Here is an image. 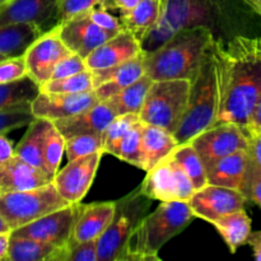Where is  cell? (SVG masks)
Returning <instances> with one entry per match:
<instances>
[{
    "instance_id": "cell-1",
    "label": "cell",
    "mask_w": 261,
    "mask_h": 261,
    "mask_svg": "<svg viewBox=\"0 0 261 261\" xmlns=\"http://www.w3.org/2000/svg\"><path fill=\"white\" fill-rule=\"evenodd\" d=\"M211 50L219 88V112L214 125L233 122L247 129L261 97V37L214 40Z\"/></svg>"
},
{
    "instance_id": "cell-2",
    "label": "cell",
    "mask_w": 261,
    "mask_h": 261,
    "mask_svg": "<svg viewBox=\"0 0 261 261\" xmlns=\"http://www.w3.org/2000/svg\"><path fill=\"white\" fill-rule=\"evenodd\" d=\"M213 42L212 28L205 25L184 28L154 51L145 54V74L153 81L188 79L193 82Z\"/></svg>"
},
{
    "instance_id": "cell-3",
    "label": "cell",
    "mask_w": 261,
    "mask_h": 261,
    "mask_svg": "<svg viewBox=\"0 0 261 261\" xmlns=\"http://www.w3.org/2000/svg\"><path fill=\"white\" fill-rule=\"evenodd\" d=\"M195 216L189 201H165L148 213L122 249L117 261H161L158 251L180 234Z\"/></svg>"
},
{
    "instance_id": "cell-4",
    "label": "cell",
    "mask_w": 261,
    "mask_h": 261,
    "mask_svg": "<svg viewBox=\"0 0 261 261\" xmlns=\"http://www.w3.org/2000/svg\"><path fill=\"white\" fill-rule=\"evenodd\" d=\"M218 76L216 60L209 50L198 75L191 82L188 107L180 126L173 134L178 145L190 143L196 135L213 126L218 119Z\"/></svg>"
},
{
    "instance_id": "cell-5",
    "label": "cell",
    "mask_w": 261,
    "mask_h": 261,
    "mask_svg": "<svg viewBox=\"0 0 261 261\" xmlns=\"http://www.w3.org/2000/svg\"><path fill=\"white\" fill-rule=\"evenodd\" d=\"M221 12L219 0H167L162 15L142 42L145 54L154 51L184 28L213 27Z\"/></svg>"
},
{
    "instance_id": "cell-6",
    "label": "cell",
    "mask_w": 261,
    "mask_h": 261,
    "mask_svg": "<svg viewBox=\"0 0 261 261\" xmlns=\"http://www.w3.org/2000/svg\"><path fill=\"white\" fill-rule=\"evenodd\" d=\"M152 200L143 194L140 185L116 200L114 217L106 231L98 239V261H117L122 249L137 227L149 213Z\"/></svg>"
},
{
    "instance_id": "cell-7",
    "label": "cell",
    "mask_w": 261,
    "mask_h": 261,
    "mask_svg": "<svg viewBox=\"0 0 261 261\" xmlns=\"http://www.w3.org/2000/svg\"><path fill=\"white\" fill-rule=\"evenodd\" d=\"M190 88L191 81L188 79L153 81L140 111V120L175 134L188 107Z\"/></svg>"
},
{
    "instance_id": "cell-8",
    "label": "cell",
    "mask_w": 261,
    "mask_h": 261,
    "mask_svg": "<svg viewBox=\"0 0 261 261\" xmlns=\"http://www.w3.org/2000/svg\"><path fill=\"white\" fill-rule=\"evenodd\" d=\"M69 204L50 182L31 190L0 193V216L13 232Z\"/></svg>"
},
{
    "instance_id": "cell-9",
    "label": "cell",
    "mask_w": 261,
    "mask_h": 261,
    "mask_svg": "<svg viewBox=\"0 0 261 261\" xmlns=\"http://www.w3.org/2000/svg\"><path fill=\"white\" fill-rule=\"evenodd\" d=\"M140 189L148 198L160 203L188 201L195 191L190 178L171 154L148 171Z\"/></svg>"
},
{
    "instance_id": "cell-10",
    "label": "cell",
    "mask_w": 261,
    "mask_h": 261,
    "mask_svg": "<svg viewBox=\"0 0 261 261\" xmlns=\"http://www.w3.org/2000/svg\"><path fill=\"white\" fill-rule=\"evenodd\" d=\"M190 143L206 168L232 153L249 149V130L233 122H223L200 133Z\"/></svg>"
},
{
    "instance_id": "cell-11",
    "label": "cell",
    "mask_w": 261,
    "mask_h": 261,
    "mask_svg": "<svg viewBox=\"0 0 261 261\" xmlns=\"http://www.w3.org/2000/svg\"><path fill=\"white\" fill-rule=\"evenodd\" d=\"M82 203L69 204L65 208L41 217L12 232L13 236L27 237L59 247H70V237Z\"/></svg>"
},
{
    "instance_id": "cell-12",
    "label": "cell",
    "mask_w": 261,
    "mask_h": 261,
    "mask_svg": "<svg viewBox=\"0 0 261 261\" xmlns=\"http://www.w3.org/2000/svg\"><path fill=\"white\" fill-rule=\"evenodd\" d=\"M103 154V152H97L84 155L69 161L61 170L59 168L53 184L66 201L70 204L82 203L93 184Z\"/></svg>"
},
{
    "instance_id": "cell-13",
    "label": "cell",
    "mask_w": 261,
    "mask_h": 261,
    "mask_svg": "<svg viewBox=\"0 0 261 261\" xmlns=\"http://www.w3.org/2000/svg\"><path fill=\"white\" fill-rule=\"evenodd\" d=\"M71 54L61 40L59 24L46 31L40 36L24 54L28 75L38 84L43 86L50 81L56 64L63 58Z\"/></svg>"
},
{
    "instance_id": "cell-14",
    "label": "cell",
    "mask_w": 261,
    "mask_h": 261,
    "mask_svg": "<svg viewBox=\"0 0 261 261\" xmlns=\"http://www.w3.org/2000/svg\"><path fill=\"white\" fill-rule=\"evenodd\" d=\"M188 201L195 218L211 223L226 214L245 209L247 198L237 189L208 184L194 191Z\"/></svg>"
},
{
    "instance_id": "cell-15",
    "label": "cell",
    "mask_w": 261,
    "mask_h": 261,
    "mask_svg": "<svg viewBox=\"0 0 261 261\" xmlns=\"http://www.w3.org/2000/svg\"><path fill=\"white\" fill-rule=\"evenodd\" d=\"M20 23L51 30L60 23L59 0H8L0 5V25Z\"/></svg>"
},
{
    "instance_id": "cell-16",
    "label": "cell",
    "mask_w": 261,
    "mask_h": 261,
    "mask_svg": "<svg viewBox=\"0 0 261 261\" xmlns=\"http://www.w3.org/2000/svg\"><path fill=\"white\" fill-rule=\"evenodd\" d=\"M98 102L94 91L82 93H48L41 91L33 99L31 110L35 117L56 121L86 111Z\"/></svg>"
},
{
    "instance_id": "cell-17",
    "label": "cell",
    "mask_w": 261,
    "mask_h": 261,
    "mask_svg": "<svg viewBox=\"0 0 261 261\" xmlns=\"http://www.w3.org/2000/svg\"><path fill=\"white\" fill-rule=\"evenodd\" d=\"M59 32L66 47L83 59L116 35L97 25L87 13L59 23Z\"/></svg>"
},
{
    "instance_id": "cell-18",
    "label": "cell",
    "mask_w": 261,
    "mask_h": 261,
    "mask_svg": "<svg viewBox=\"0 0 261 261\" xmlns=\"http://www.w3.org/2000/svg\"><path fill=\"white\" fill-rule=\"evenodd\" d=\"M142 53L144 51L139 40L124 28L89 54L86 58V65L89 70L114 68Z\"/></svg>"
},
{
    "instance_id": "cell-19",
    "label": "cell",
    "mask_w": 261,
    "mask_h": 261,
    "mask_svg": "<svg viewBox=\"0 0 261 261\" xmlns=\"http://www.w3.org/2000/svg\"><path fill=\"white\" fill-rule=\"evenodd\" d=\"M145 53L135 56L114 68L92 70L94 81V92L99 101H107L121 92L145 74Z\"/></svg>"
},
{
    "instance_id": "cell-20",
    "label": "cell",
    "mask_w": 261,
    "mask_h": 261,
    "mask_svg": "<svg viewBox=\"0 0 261 261\" xmlns=\"http://www.w3.org/2000/svg\"><path fill=\"white\" fill-rule=\"evenodd\" d=\"M116 200L83 204L79 209L70 237V245L98 240L107 229L114 217Z\"/></svg>"
},
{
    "instance_id": "cell-21",
    "label": "cell",
    "mask_w": 261,
    "mask_h": 261,
    "mask_svg": "<svg viewBox=\"0 0 261 261\" xmlns=\"http://www.w3.org/2000/svg\"><path fill=\"white\" fill-rule=\"evenodd\" d=\"M116 112L106 101H99L91 109L74 116L53 121L65 139L79 134H99L116 117Z\"/></svg>"
},
{
    "instance_id": "cell-22",
    "label": "cell",
    "mask_w": 261,
    "mask_h": 261,
    "mask_svg": "<svg viewBox=\"0 0 261 261\" xmlns=\"http://www.w3.org/2000/svg\"><path fill=\"white\" fill-rule=\"evenodd\" d=\"M53 182L47 173L18 155L0 165V193L23 191Z\"/></svg>"
},
{
    "instance_id": "cell-23",
    "label": "cell",
    "mask_w": 261,
    "mask_h": 261,
    "mask_svg": "<svg viewBox=\"0 0 261 261\" xmlns=\"http://www.w3.org/2000/svg\"><path fill=\"white\" fill-rule=\"evenodd\" d=\"M249 163L250 157L247 150H240L221 158L206 167L208 184L237 189L242 193Z\"/></svg>"
},
{
    "instance_id": "cell-24",
    "label": "cell",
    "mask_w": 261,
    "mask_h": 261,
    "mask_svg": "<svg viewBox=\"0 0 261 261\" xmlns=\"http://www.w3.org/2000/svg\"><path fill=\"white\" fill-rule=\"evenodd\" d=\"M69 252L70 247L12 234L8 261H69Z\"/></svg>"
},
{
    "instance_id": "cell-25",
    "label": "cell",
    "mask_w": 261,
    "mask_h": 261,
    "mask_svg": "<svg viewBox=\"0 0 261 261\" xmlns=\"http://www.w3.org/2000/svg\"><path fill=\"white\" fill-rule=\"evenodd\" d=\"M178 145L172 133L144 124L142 135V170L148 172L171 154Z\"/></svg>"
},
{
    "instance_id": "cell-26",
    "label": "cell",
    "mask_w": 261,
    "mask_h": 261,
    "mask_svg": "<svg viewBox=\"0 0 261 261\" xmlns=\"http://www.w3.org/2000/svg\"><path fill=\"white\" fill-rule=\"evenodd\" d=\"M42 33V28L27 23L0 25V54L5 58L23 56Z\"/></svg>"
},
{
    "instance_id": "cell-27",
    "label": "cell",
    "mask_w": 261,
    "mask_h": 261,
    "mask_svg": "<svg viewBox=\"0 0 261 261\" xmlns=\"http://www.w3.org/2000/svg\"><path fill=\"white\" fill-rule=\"evenodd\" d=\"M211 224L224 240L231 254H236L240 247L246 245L250 234L252 233L251 219L247 216L245 209L214 219Z\"/></svg>"
},
{
    "instance_id": "cell-28",
    "label": "cell",
    "mask_w": 261,
    "mask_h": 261,
    "mask_svg": "<svg viewBox=\"0 0 261 261\" xmlns=\"http://www.w3.org/2000/svg\"><path fill=\"white\" fill-rule=\"evenodd\" d=\"M162 15V7L158 0H140L129 13L121 14L122 27L130 31L142 43L149 35Z\"/></svg>"
},
{
    "instance_id": "cell-29",
    "label": "cell",
    "mask_w": 261,
    "mask_h": 261,
    "mask_svg": "<svg viewBox=\"0 0 261 261\" xmlns=\"http://www.w3.org/2000/svg\"><path fill=\"white\" fill-rule=\"evenodd\" d=\"M51 122L53 121L50 120L35 117L27 126L20 142L15 145V155L30 165L43 170V142Z\"/></svg>"
},
{
    "instance_id": "cell-30",
    "label": "cell",
    "mask_w": 261,
    "mask_h": 261,
    "mask_svg": "<svg viewBox=\"0 0 261 261\" xmlns=\"http://www.w3.org/2000/svg\"><path fill=\"white\" fill-rule=\"evenodd\" d=\"M40 92L41 87L30 75L12 83L0 84V112L31 107Z\"/></svg>"
},
{
    "instance_id": "cell-31",
    "label": "cell",
    "mask_w": 261,
    "mask_h": 261,
    "mask_svg": "<svg viewBox=\"0 0 261 261\" xmlns=\"http://www.w3.org/2000/svg\"><path fill=\"white\" fill-rule=\"evenodd\" d=\"M152 83L153 79L148 76L147 74H144L142 78H139L137 82L130 84L129 87L124 88L117 94L112 96L106 102H109L110 106L115 110L117 116L125 114L140 115Z\"/></svg>"
},
{
    "instance_id": "cell-32",
    "label": "cell",
    "mask_w": 261,
    "mask_h": 261,
    "mask_svg": "<svg viewBox=\"0 0 261 261\" xmlns=\"http://www.w3.org/2000/svg\"><path fill=\"white\" fill-rule=\"evenodd\" d=\"M171 155L177 162L181 170L190 178L195 190H199V189L208 185L205 165L203 163L200 155L191 143L177 145L176 149L171 153Z\"/></svg>"
},
{
    "instance_id": "cell-33",
    "label": "cell",
    "mask_w": 261,
    "mask_h": 261,
    "mask_svg": "<svg viewBox=\"0 0 261 261\" xmlns=\"http://www.w3.org/2000/svg\"><path fill=\"white\" fill-rule=\"evenodd\" d=\"M144 122L140 120L109 150L107 154L119 158L122 162L142 168V135Z\"/></svg>"
},
{
    "instance_id": "cell-34",
    "label": "cell",
    "mask_w": 261,
    "mask_h": 261,
    "mask_svg": "<svg viewBox=\"0 0 261 261\" xmlns=\"http://www.w3.org/2000/svg\"><path fill=\"white\" fill-rule=\"evenodd\" d=\"M65 153V138L51 122L43 142V170L48 177L54 180L60 168L61 160Z\"/></svg>"
},
{
    "instance_id": "cell-35",
    "label": "cell",
    "mask_w": 261,
    "mask_h": 261,
    "mask_svg": "<svg viewBox=\"0 0 261 261\" xmlns=\"http://www.w3.org/2000/svg\"><path fill=\"white\" fill-rule=\"evenodd\" d=\"M41 91L48 93H82L94 91L93 73L87 69L75 75L61 79H50L41 86Z\"/></svg>"
},
{
    "instance_id": "cell-36",
    "label": "cell",
    "mask_w": 261,
    "mask_h": 261,
    "mask_svg": "<svg viewBox=\"0 0 261 261\" xmlns=\"http://www.w3.org/2000/svg\"><path fill=\"white\" fill-rule=\"evenodd\" d=\"M103 133L79 134L65 139V154L68 161L76 160L97 152H103Z\"/></svg>"
},
{
    "instance_id": "cell-37",
    "label": "cell",
    "mask_w": 261,
    "mask_h": 261,
    "mask_svg": "<svg viewBox=\"0 0 261 261\" xmlns=\"http://www.w3.org/2000/svg\"><path fill=\"white\" fill-rule=\"evenodd\" d=\"M140 121V116L137 114H125L119 115L115 117L106 130L103 132V139H105V148L103 153H109V150L132 129L133 125Z\"/></svg>"
},
{
    "instance_id": "cell-38",
    "label": "cell",
    "mask_w": 261,
    "mask_h": 261,
    "mask_svg": "<svg viewBox=\"0 0 261 261\" xmlns=\"http://www.w3.org/2000/svg\"><path fill=\"white\" fill-rule=\"evenodd\" d=\"M35 119L31 107L9 110L0 112V134H8L13 130L28 126Z\"/></svg>"
},
{
    "instance_id": "cell-39",
    "label": "cell",
    "mask_w": 261,
    "mask_h": 261,
    "mask_svg": "<svg viewBox=\"0 0 261 261\" xmlns=\"http://www.w3.org/2000/svg\"><path fill=\"white\" fill-rule=\"evenodd\" d=\"M28 75L24 55L0 60V84L12 83Z\"/></svg>"
},
{
    "instance_id": "cell-40",
    "label": "cell",
    "mask_w": 261,
    "mask_h": 261,
    "mask_svg": "<svg viewBox=\"0 0 261 261\" xmlns=\"http://www.w3.org/2000/svg\"><path fill=\"white\" fill-rule=\"evenodd\" d=\"M101 0H59V20L71 19L98 7Z\"/></svg>"
},
{
    "instance_id": "cell-41",
    "label": "cell",
    "mask_w": 261,
    "mask_h": 261,
    "mask_svg": "<svg viewBox=\"0 0 261 261\" xmlns=\"http://www.w3.org/2000/svg\"><path fill=\"white\" fill-rule=\"evenodd\" d=\"M86 59L82 56L76 55V54H69L68 56L61 59L54 68L53 74H51L50 79H61L66 78V76L75 75V74L82 73V71L87 70Z\"/></svg>"
},
{
    "instance_id": "cell-42",
    "label": "cell",
    "mask_w": 261,
    "mask_h": 261,
    "mask_svg": "<svg viewBox=\"0 0 261 261\" xmlns=\"http://www.w3.org/2000/svg\"><path fill=\"white\" fill-rule=\"evenodd\" d=\"M87 14H88V17L91 18L97 25H99V27L103 28V30L109 31V32L117 33L121 30H124L121 20L117 19L116 17H114V15H112L109 10L105 9V8L96 7L92 10H89Z\"/></svg>"
},
{
    "instance_id": "cell-43",
    "label": "cell",
    "mask_w": 261,
    "mask_h": 261,
    "mask_svg": "<svg viewBox=\"0 0 261 261\" xmlns=\"http://www.w3.org/2000/svg\"><path fill=\"white\" fill-rule=\"evenodd\" d=\"M98 240L78 242L70 245L69 261H98Z\"/></svg>"
},
{
    "instance_id": "cell-44",
    "label": "cell",
    "mask_w": 261,
    "mask_h": 261,
    "mask_svg": "<svg viewBox=\"0 0 261 261\" xmlns=\"http://www.w3.org/2000/svg\"><path fill=\"white\" fill-rule=\"evenodd\" d=\"M242 193L247 200H251L261 206V173L257 171L247 168L245 185Z\"/></svg>"
},
{
    "instance_id": "cell-45",
    "label": "cell",
    "mask_w": 261,
    "mask_h": 261,
    "mask_svg": "<svg viewBox=\"0 0 261 261\" xmlns=\"http://www.w3.org/2000/svg\"><path fill=\"white\" fill-rule=\"evenodd\" d=\"M249 130V157L250 163L249 168L255 171L261 170V133L255 132V130Z\"/></svg>"
},
{
    "instance_id": "cell-46",
    "label": "cell",
    "mask_w": 261,
    "mask_h": 261,
    "mask_svg": "<svg viewBox=\"0 0 261 261\" xmlns=\"http://www.w3.org/2000/svg\"><path fill=\"white\" fill-rule=\"evenodd\" d=\"M140 0H101L98 7L105 8V9H116L119 10L120 14L129 13L130 10L134 9Z\"/></svg>"
},
{
    "instance_id": "cell-47",
    "label": "cell",
    "mask_w": 261,
    "mask_h": 261,
    "mask_svg": "<svg viewBox=\"0 0 261 261\" xmlns=\"http://www.w3.org/2000/svg\"><path fill=\"white\" fill-rule=\"evenodd\" d=\"M15 155V147L7 134H0V165L8 162Z\"/></svg>"
},
{
    "instance_id": "cell-48",
    "label": "cell",
    "mask_w": 261,
    "mask_h": 261,
    "mask_svg": "<svg viewBox=\"0 0 261 261\" xmlns=\"http://www.w3.org/2000/svg\"><path fill=\"white\" fill-rule=\"evenodd\" d=\"M10 240H12V231L0 232V261H8Z\"/></svg>"
},
{
    "instance_id": "cell-49",
    "label": "cell",
    "mask_w": 261,
    "mask_h": 261,
    "mask_svg": "<svg viewBox=\"0 0 261 261\" xmlns=\"http://www.w3.org/2000/svg\"><path fill=\"white\" fill-rule=\"evenodd\" d=\"M247 245H250L252 249V255L256 260L261 261V231L252 232L249 237Z\"/></svg>"
},
{
    "instance_id": "cell-50",
    "label": "cell",
    "mask_w": 261,
    "mask_h": 261,
    "mask_svg": "<svg viewBox=\"0 0 261 261\" xmlns=\"http://www.w3.org/2000/svg\"><path fill=\"white\" fill-rule=\"evenodd\" d=\"M247 129L261 133V97L259 98V101H257V105L255 107V111L252 114L251 121H250V125Z\"/></svg>"
},
{
    "instance_id": "cell-51",
    "label": "cell",
    "mask_w": 261,
    "mask_h": 261,
    "mask_svg": "<svg viewBox=\"0 0 261 261\" xmlns=\"http://www.w3.org/2000/svg\"><path fill=\"white\" fill-rule=\"evenodd\" d=\"M244 2L261 17V0H244Z\"/></svg>"
},
{
    "instance_id": "cell-52",
    "label": "cell",
    "mask_w": 261,
    "mask_h": 261,
    "mask_svg": "<svg viewBox=\"0 0 261 261\" xmlns=\"http://www.w3.org/2000/svg\"><path fill=\"white\" fill-rule=\"evenodd\" d=\"M3 231H12V229H10V227L8 226V223L5 222V219L0 216V232H3Z\"/></svg>"
},
{
    "instance_id": "cell-53",
    "label": "cell",
    "mask_w": 261,
    "mask_h": 261,
    "mask_svg": "<svg viewBox=\"0 0 261 261\" xmlns=\"http://www.w3.org/2000/svg\"><path fill=\"white\" fill-rule=\"evenodd\" d=\"M158 2H160L161 7H162V12H163V9H165V5H166V3H167V0H158Z\"/></svg>"
},
{
    "instance_id": "cell-54",
    "label": "cell",
    "mask_w": 261,
    "mask_h": 261,
    "mask_svg": "<svg viewBox=\"0 0 261 261\" xmlns=\"http://www.w3.org/2000/svg\"><path fill=\"white\" fill-rule=\"evenodd\" d=\"M7 2H8V0H0V5H3L4 3H7Z\"/></svg>"
},
{
    "instance_id": "cell-55",
    "label": "cell",
    "mask_w": 261,
    "mask_h": 261,
    "mask_svg": "<svg viewBox=\"0 0 261 261\" xmlns=\"http://www.w3.org/2000/svg\"><path fill=\"white\" fill-rule=\"evenodd\" d=\"M5 56L4 55H2V54H0V60H2V59H4Z\"/></svg>"
},
{
    "instance_id": "cell-56",
    "label": "cell",
    "mask_w": 261,
    "mask_h": 261,
    "mask_svg": "<svg viewBox=\"0 0 261 261\" xmlns=\"http://www.w3.org/2000/svg\"><path fill=\"white\" fill-rule=\"evenodd\" d=\"M250 170H251V168H250ZM254 171H255V170H254ZM257 172H260V173H261V170H260V171H257Z\"/></svg>"
}]
</instances>
